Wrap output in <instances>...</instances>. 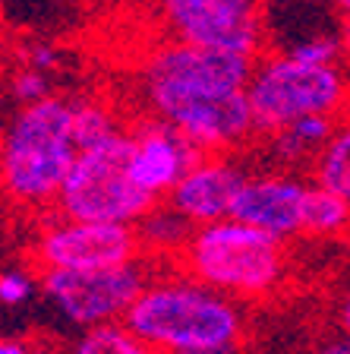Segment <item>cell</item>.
<instances>
[{
	"label": "cell",
	"instance_id": "cell-4",
	"mask_svg": "<svg viewBox=\"0 0 350 354\" xmlns=\"http://www.w3.org/2000/svg\"><path fill=\"white\" fill-rule=\"evenodd\" d=\"M177 269L243 304L269 301L287 281L291 253L287 241L227 215L193 228Z\"/></svg>",
	"mask_w": 350,
	"mask_h": 354
},
{
	"label": "cell",
	"instance_id": "cell-15",
	"mask_svg": "<svg viewBox=\"0 0 350 354\" xmlns=\"http://www.w3.org/2000/svg\"><path fill=\"white\" fill-rule=\"evenodd\" d=\"M303 234L319 237V241L350 237V199L329 187L313 184L303 203Z\"/></svg>",
	"mask_w": 350,
	"mask_h": 354
},
{
	"label": "cell",
	"instance_id": "cell-14",
	"mask_svg": "<svg viewBox=\"0 0 350 354\" xmlns=\"http://www.w3.org/2000/svg\"><path fill=\"white\" fill-rule=\"evenodd\" d=\"M193 228L196 225L190 218H183L171 203H164V206L158 203L136 225L139 241H142V253H148V259H177L180 250L186 247V241H190Z\"/></svg>",
	"mask_w": 350,
	"mask_h": 354
},
{
	"label": "cell",
	"instance_id": "cell-13",
	"mask_svg": "<svg viewBox=\"0 0 350 354\" xmlns=\"http://www.w3.org/2000/svg\"><path fill=\"white\" fill-rule=\"evenodd\" d=\"M338 118L335 114H303V118L291 120L287 127L269 133V146L281 165L297 168V165H313L322 146L329 142L335 133Z\"/></svg>",
	"mask_w": 350,
	"mask_h": 354
},
{
	"label": "cell",
	"instance_id": "cell-28",
	"mask_svg": "<svg viewBox=\"0 0 350 354\" xmlns=\"http://www.w3.org/2000/svg\"><path fill=\"white\" fill-rule=\"evenodd\" d=\"M3 57H7V35L0 29V64H3Z\"/></svg>",
	"mask_w": 350,
	"mask_h": 354
},
{
	"label": "cell",
	"instance_id": "cell-8",
	"mask_svg": "<svg viewBox=\"0 0 350 354\" xmlns=\"http://www.w3.org/2000/svg\"><path fill=\"white\" fill-rule=\"evenodd\" d=\"M148 279L152 266L146 263V257L101 269H44L38 275L41 295L66 323L79 329L124 319Z\"/></svg>",
	"mask_w": 350,
	"mask_h": 354
},
{
	"label": "cell",
	"instance_id": "cell-2",
	"mask_svg": "<svg viewBox=\"0 0 350 354\" xmlns=\"http://www.w3.org/2000/svg\"><path fill=\"white\" fill-rule=\"evenodd\" d=\"M76 155L73 98L51 92L32 104H19L0 133V196L26 212L54 206Z\"/></svg>",
	"mask_w": 350,
	"mask_h": 354
},
{
	"label": "cell",
	"instance_id": "cell-11",
	"mask_svg": "<svg viewBox=\"0 0 350 354\" xmlns=\"http://www.w3.org/2000/svg\"><path fill=\"white\" fill-rule=\"evenodd\" d=\"M307 190V180L293 171L246 174L231 215L253 225V228H262L269 234L281 237V241H293L297 234H303Z\"/></svg>",
	"mask_w": 350,
	"mask_h": 354
},
{
	"label": "cell",
	"instance_id": "cell-21",
	"mask_svg": "<svg viewBox=\"0 0 350 354\" xmlns=\"http://www.w3.org/2000/svg\"><path fill=\"white\" fill-rule=\"evenodd\" d=\"M19 64H29V66H35V70L51 73V70L60 66V51L51 41H26L19 48Z\"/></svg>",
	"mask_w": 350,
	"mask_h": 354
},
{
	"label": "cell",
	"instance_id": "cell-7",
	"mask_svg": "<svg viewBox=\"0 0 350 354\" xmlns=\"http://www.w3.org/2000/svg\"><path fill=\"white\" fill-rule=\"evenodd\" d=\"M168 38L259 57L271 48V26L262 0H155Z\"/></svg>",
	"mask_w": 350,
	"mask_h": 354
},
{
	"label": "cell",
	"instance_id": "cell-16",
	"mask_svg": "<svg viewBox=\"0 0 350 354\" xmlns=\"http://www.w3.org/2000/svg\"><path fill=\"white\" fill-rule=\"evenodd\" d=\"M313 177L319 187H329L344 199H350V108L338 118L335 133L315 155Z\"/></svg>",
	"mask_w": 350,
	"mask_h": 354
},
{
	"label": "cell",
	"instance_id": "cell-10",
	"mask_svg": "<svg viewBox=\"0 0 350 354\" xmlns=\"http://www.w3.org/2000/svg\"><path fill=\"white\" fill-rule=\"evenodd\" d=\"M130 177L133 184L152 193L155 199H168L183 171L202 155L183 133H177L168 120L155 114L136 120L130 127Z\"/></svg>",
	"mask_w": 350,
	"mask_h": 354
},
{
	"label": "cell",
	"instance_id": "cell-1",
	"mask_svg": "<svg viewBox=\"0 0 350 354\" xmlns=\"http://www.w3.org/2000/svg\"><path fill=\"white\" fill-rule=\"evenodd\" d=\"M255 57L161 38L139 64V95L199 152H233L255 133L246 82Z\"/></svg>",
	"mask_w": 350,
	"mask_h": 354
},
{
	"label": "cell",
	"instance_id": "cell-6",
	"mask_svg": "<svg viewBox=\"0 0 350 354\" xmlns=\"http://www.w3.org/2000/svg\"><path fill=\"white\" fill-rule=\"evenodd\" d=\"M130 127L101 142L82 146L57 193V215L92 221L139 225L161 199L133 184L130 177Z\"/></svg>",
	"mask_w": 350,
	"mask_h": 354
},
{
	"label": "cell",
	"instance_id": "cell-22",
	"mask_svg": "<svg viewBox=\"0 0 350 354\" xmlns=\"http://www.w3.org/2000/svg\"><path fill=\"white\" fill-rule=\"evenodd\" d=\"M0 354H60L48 339H26V335H0Z\"/></svg>",
	"mask_w": 350,
	"mask_h": 354
},
{
	"label": "cell",
	"instance_id": "cell-25",
	"mask_svg": "<svg viewBox=\"0 0 350 354\" xmlns=\"http://www.w3.org/2000/svg\"><path fill=\"white\" fill-rule=\"evenodd\" d=\"M174 354H243L240 345H215V348H193V351H174Z\"/></svg>",
	"mask_w": 350,
	"mask_h": 354
},
{
	"label": "cell",
	"instance_id": "cell-29",
	"mask_svg": "<svg viewBox=\"0 0 350 354\" xmlns=\"http://www.w3.org/2000/svg\"><path fill=\"white\" fill-rule=\"evenodd\" d=\"M265 7H284V3H293V0H262Z\"/></svg>",
	"mask_w": 350,
	"mask_h": 354
},
{
	"label": "cell",
	"instance_id": "cell-18",
	"mask_svg": "<svg viewBox=\"0 0 350 354\" xmlns=\"http://www.w3.org/2000/svg\"><path fill=\"white\" fill-rule=\"evenodd\" d=\"M124 120L110 104H104L101 98H73V130H76V142L82 146H92V142H101L108 136L124 130Z\"/></svg>",
	"mask_w": 350,
	"mask_h": 354
},
{
	"label": "cell",
	"instance_id": "cell-5",
	"mask_svg": "<svg viewBox=\"0 0 350 354\" xmlns=\"http://www.w3.org/2000/svg\"><path fill=\"white\" fill-rule=\"evenodd\" d=\"M259 133H275L303 114H335L350 108V73L344 64H307L281 48H269L253 64L246 82Z\"/></svg>",
	"mask_w": 350,
	"mask_h": 354
},
{
	"label": "cell",
	"instance_id": "cell-19",
	"mask_svg": "<svg viewBox=\"0 0 350 354\" xmlns=\"http://www.w3.org/2000/svg\"><path fill=\"white\" fill-rule=\"evenodd\" d=\"M7 92H10V98H13L16 104L38 102V98L51 95L48 73H44V70H35V66H29V64H19L13 73H10V80H7Z\"/></svg>",
	"mask_w": 350,
	"mask_h": 354
},
{
	"label": "cell",
	"instance_id": "cell-17",
	"mask_svg": "<svg viewBox=\"0 0 350 354\" xmlns=\"http://www.w3.org/2000/svg\"><path fill=\"white\" fill-rule=\"evenodd\" d=\"M66 354H161L142 335L130 329L124 319L114 323H98L82 329V335L66 348Z\"/></svg>",
	"mask_w": 350,
	"mask_h": 354
},
{
	"label": "cell",
	"instance_id": "cell-23",
	"mask_svg": "<svg viewBox=\"0 0 350 354\" xmlns=\"http://www.w3.org/2000/svg\"><path fill=\"white\" fill-rule=\"evenodd\" d=\"M307 354H350V339L347 335H338V339H325L319 345H313Z\"/></svg>",
	"mask_w": 350,
	"mask_h": 354
},
{
	"label": "cell",
	"instance_id": "cell-26",
	"mask_svg": "<svg viewBox=\"0 0 350 354\" xmlns=\"http://www.w3.org/2000/svg\"><path fill=\"white\" fill-rule=\"evenodd\" d=\"M338 35H341V48H344V64H350V16H344L341 19Z\"/></svg>",
	"mask_w": 350,
	"mask_h": 354
},
{
	"label": "cell",
	"instance_id": "cell-27",
	"mask_svg": "<svg viewBox=\"0 0 350 354\" xmlns=\"http://www.w3.org/2000/svg\"><path fill=\"white\" fill-rule=\"evenodd\" d=\"M331 3H335V10L341 13V19L344 16H350V0H331Z\"/></svg>",
	"mask_w": 350,
	"mask_h": 354
},
{
	"label": "cell",
	"instance_id": "cell-12",
	"mask_svg": "<svg viewBox=\"0 0 350 354\" xmlns=\"http://www.w3.org/2000/svg\"><path fill=\"white\" fill-rule=\"evenodd\" d=\"M243 180L246 171L231 152H202L168 193V203L193 225H208L233 212Z\"/></svg>",
	"mask_w": 350,
	"mask_h": 354
},
{
	"label": "cell",
	"instance_id": "cell-24",
	"mask_svg": "<svg viewBox=\"0 0 350 354\" xmlns=\"http://www.w3.org/2000/svg\"><path fill=\"white\" fill-rule=\"evenodd\" d=\"M335 323H338V329H341V335H347V339H350V291H344V295L338 297V304H335Z\"/></svg>",
	"mask_w": 350,
	"mask_h": 354
},
{
	"label": "cell",
	"instance_id": "cell-9",
	"mask_svg": "<svg viewBox=\"0 0 350 354\" xmlns=\"http://www.w3.org/2000/svg\"><path fill=\"white\" fill-rule=\"evenodd\" d=\"M146 257L136 225L54 215L38 228L32 263L38 269H101Z\"/></svg>",
	"mask_w": 350,
	"mask_h": 354
},
{
	"label": "cell",
	"instance_id": "cell-20",
	"mask_svg": "<svg viewBox=\"0 0 350 354\" xmlns=\"http://www.w3.org/2000/svg\"><path fill=\"white\" fill-rule=\"evenodd\" d=\"M41 281L29 272V269H3L0 272V307H22L35 297Z\"/></svg>",
	"mask_w": 350,
	"mask_h": 354
},
{
	"label": "cell",
	"instance_id": "cell-3",
	"mask_svg": "<svg viewBox=\"0 0 350 354\" xmlns=\"http://www.w3.org/2000/svg\"><path fill=\"white\" fill-rule=\"evenodd\" d=\"M124 323L161 354L240 345L246 332L243 301L186 275L183 269L152 275Z\"/></svg>",
	"mask_w": 350,
	"mask_h": 354
}]
</instances>
